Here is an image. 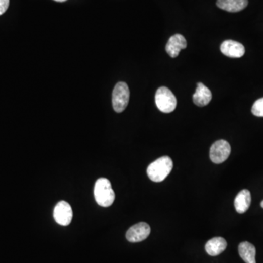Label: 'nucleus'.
<instances>
[{
    "instance_id": "obj_1",
    "label": "nucleus",
    "mask_w": 263,
    "mask_h": 263,
    "mask_svg": "<svg viewBox=\"0 0 263 263\" xmlns=\"http://www.w3.org/2000/svg\"><path fill=\"white\" fill-rule=\"evenodd\" d=\"M173 164L172 159L169 156H162L148 166V177L152 182H163L170 173Z\"/></svg>"
},
{
    "instance_id": "obj_2",
    "label": "nucleus",
    "mask_w": 263,
    "mask_h": 263,
    "mask_svg": "<svg viewBox=\"0 0 263 263\" xmlns=\"http://www.w3.org/2000/svg\"><path fill=\"white\" fill-rule=\"evenodd\" d=\"M95 201L102 207H109L115 200V193L109 179L101 178L95 183L94 189Z\"/></svg>"
},
{
    "instance_id": "obj_3",
    "label": "nucleus",
    "mask_w": 263,
    "mask_h": 263,
    "mask_svg": "<svg viewBox=\"0 0 263 263\" xmlns=\"http://www.w3.org/2000/svg\"><path fill=\"white\" fill-rule=\"evenodd\" d=\"M156 107L165 114L172 112L177 106V100L173 93L165 86L158 89L155 95Z\"/></svg>"
},
{
    "instance_id": "obj_4",
    "label": "nucleus",
    "mask_w": 263,
    "mask_h": 263,
    "mask_svg": "<svg viewBox=\"0 0 263 263\" xmlns=\"http://www.w3.org/2000/svg\"><path fill=\"white\" fill-rule=\"evenodd\" d=\"M130 101V90L124 82H119L114 87L112 95L113 107L117 113L123 112Z\"/></svg>"
},
{
    "instance_id": "obj_5",
    "label": "nucleus",
    "mask_w": 263,
    "mask_h": 263,
    "mask_svg": "<svg viewBox=\"0 0 263 263\" xmlns=\"http://www.w3.org/2000/svg\"><path fill=\"white\" fill-rule=\"evenodd\" d=\"M231 153V146L225 140L216 141L210 148V159L215 164L225 162Z\"/></svg>"
},
{
    "instance_id": "obj_6",
    "label": "nucleus",
    "mask_w": 263,
    "mask_h": 263,
    "mask_svg": "<svg viewBox=\"0 0 263 263\" xmlns=\"http://www.w3.org/2000/svg\"><path fill=\"white\" fill-rule=\"evenodd\" d=\"M151 233V227L146 222H140L132 226L126 234V238L131 243H138L146 240Z\"/></svg>"
},
{
    "instance_id": "obj_7",
    "label": "nucleus",
    "mask_w": 263,
    "mask_h": 263,
    "mask_svg": "<svg viewBox=\"0 0 263 263\" xmlns=\"http://www.w3.org/2000/svg\"><path fill=\"white\" fill-rule=\"evenodd\" d=\"M54 217L59 225H70L72 219V210L70 205L64 201L58 203L54 209Z\"/></svg>"
},
{
    "instance_id": "obj_8",
    "label": "nucleus",
    "mask_w": 263,
    "mask_h": 263,
    "mask_svg": "<svg viewBox=\"0 0 263 263\" xmlns=\"http://www.w3.org/2000/svg\"><path fill=\"white\" fill-rule=\"evenodd\" d=\"M187 46V40L185 37L180 34H176L169 39L165 50L170 57L176 58L179 56L180 51L186 48Z\"/></svg>"
},
{
    "instance_id": "obj_9",
    "label": "nucleus",
    "mask_w": 263,
    "mask_h": 263,
    "mask_svg": "<svg viewBox=\"0 0 263 263\" xmlns=\"http://www.w3.org/2000/svg\"><path fill=\"white\" fill-rule=\"evenodd\" d=\"M220 49L222 54L230 58H240L245 54L244 46L235 40H225L221 45Z\"/></svg>"
},
{
    "instance_id": "obj_10",
    "label": "nucleus",
    "mask_w": 263,
    "mask_h": 263,
    "mask_svg": "<svg viewBox=\"0 0 263 263\" xmlns=\"http://www.w3.org/2000/svg\"><path fill=\"white\" fill-rule=\"evenodd\" d=\"M212 99V94L208 87L202 83H197V88L193 95V102L199 107L207 106Z\"/></svg>"
},
{
    "instance_id": "obj_11",
    "label": "nucleus",
    "mask_w": 263,
    "mask_h": 263,
    "mask_svg": "<svg viewBox=\"0 0 263 263\" xmlns=\"http://www.w3.org/2000/svg\"><path fill=\"white\" fill-rule=\"evenodd\" d=\"M227 246V243L225 238H222V237H216V238L209 240L206 243L205 248H206L208 254L215 256L222 254Z\"/></svg>"
},
{
    "instance_id": "obj_12",
    "label": "nucleus",
    "mask_w": 263,
    "mask_h": 263,
    "mask_svg": "<svg viewBox=\"0 0 263 263\" xmlns=\"http://www.w3.org/2000/svg\"><path fill=\"white\" fill-rule=\"evenodd\" d=\"M248 3V0H217V6L227 12L237 13L247 7Z\"/></svg>"
},
{
    "instance_id": "obj_13",
    "label": "nucleus",
    "mask_w": 263,
    "mask_h": 263,
    "mask_svg": "<svg viewBox=\"0 0 263 263\" xmlns=\"http://www.w3.org/2000/svg\"><path fill=\"white\" fill-rule=\"evenodd\" d=\"M251 203V193L248 190H243L237 195L234 205H235L237 212L239 214H243L249 209Z\"/></svg>"
},
{
    "instance_id": "obj_14",
    "label": "nucleus",
    "mask_w": 263,
    "mask_h": 263,
    "mask_svg": "<svg viewBox=\"0 0 263 263\" xmlns=\"http://www.w3.org/2000/svg\"><path fill=\"white\" fill-rule=\"evenodd\" d=\"M238 252L245 262L256 263V248L249 242L240 243L238 246Z\"/></svg>"
},
{
    "instance_id": "obj_15",
    "label": "nucleus",
    "mask_w": 263,
    "mask_h": 263,
    "mask_svg": "<svg viewBox=\"0 0 263 263\" xmlns=\"http://www.w3.org/2000/svg\"><path fill=\"white\" fill-rule=\"evenodd\" d=\"M251 112L254 116L263 117V98L257 100L253 105Z\"/></svg>"
},
{
    "instance_id": "obj_16",
    "label": "nucleus",
    "mask_w": 263,
    "mask_h": 263,
    "mask_svg": "<svg viewBox=\"0 0 263 263\" xmlns=\"http://www.w3.org/2000/svg\"><path fill=\"white\" fill-rule=\"evenodd\" d=\"M9 4L10 0H0V16L6 12Z\"/></svg>"
},
{
    "instance_id": "obj_17",
    "label": "nucleus",
    "mask_w": 263,
    "mask_h": 263,
    "mask_svg": "<svg viewBox=\"0 0 263 263\" xmlns=\"http://www.w3.org/2000/svg\"><path fill=\"white\" fill-rule=\"evenodd\" d=\"M56 2H59V3H64V2L67 1V0H54Z\"/></svg>"
},
{
    "instance_id": "obj_18",
    "label": "nucleus",
    "mask_w": 263,
    "mask_h": 263,
    "mask_svg": "<svg viewBox=\"0 0 263 263\" xmlns=\"http://www.w3.org/2000/svg\"><path fill=\"white\" fill-rule=\"evenodd\" d=\"M261 207H262L263 209V201L261 202Z\"/></svg>"
}]
</instances>
